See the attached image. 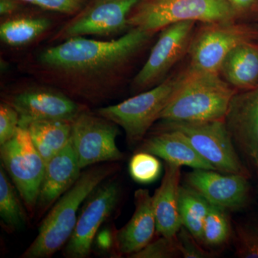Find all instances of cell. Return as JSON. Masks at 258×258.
Here are the masks:
<instances>
[{
  "label": "cell",
  "mask_w": 258,
  "mask_h": 258,
  "mask_svg": "<svg viewBox=\"0 0 258 258\" xmlns=\"http://www.w3.org/2000/svg\"><path fill=\"white\" fill-rule=\"evenodd\" d=\"M0 157L2 166L28 211H35L46 164L32 143L28 129L19 125L14 136L1 145Z\"/></svg>",
  "instance_id": "obj_8"
},
{
  "label": "cell",
  "mask_w": 258,
  "mask_h": 258,
  "mask_svg": "<svg viewBox=\"0 0 258 258\" xmlns=\"http://www.w3.org/2000/svg\"><path fill=\"white\" fill-rule=\"evenodd\" d=\"M134 204L135 210L132 218L115 233L117 251L128 257L150 243L157 231L152 197L149 190L136 191Z\"/></svg>",
  "instance_id": "obj_17"
},
{
  "label": "cell",
  "mask_w": 258,
  "mask_h": 258,
  "mask_svg": "<svg viewBox=\"0 0 258 258\" xmlns=\"http://www.w3.org/2000/svg\"><path fill=\"white\" fill-rule=\"evenodd\" d=\"M139 152L150 153L166 162L179 166L215 170L186 139L172 131L157 130L155 134L144 139Z\"/></svg>",
  "instance_id": "obj_19"
},
{
  "label": "cell",
  "mask_w": 258,
  "mask_h": 258,
  "mask_svg": "<svg viewBox=\"0 0 258 258\" xmlns=\"http://www.w3.org/2000/svg\"><path fill=\"white\" fill-rule=\"evenodd\" d=\"M220 76L237 91L258 86V43H244L230 51L220 69Z\"/></svg>",
  "instance_id": "obj_20"
},
{
  "label": "cell",
  "mask_w": 258,
  "mask_h": 258,
  "mask_svg": "<svg viewBox=\"0 0 258 258\" xmlns=\"http://www.w3.org/2000/svg\"><path fill=\"white\" fill-rule=\"evenodd\" d=\"M143 0H91L60 29L55 39L66 40L87 35L108 36L128 27L134 8Z\"/></svg>",
  "instance_id": "obj_11"
},
{
  "label": "cell",
  "mask_w": 258,
  "mask_h": 258,
  "mask_svg": "<svg viewBox=\"0 0 258 258\" xmlns=\"http://www.w3.org/2000/svg\"><path fill=\"white\" fill-rule=\"evenodd\" d=\"M230 233V223L225 209L210 203L204 222L203 243L222 245L228 240Z\"/></svg>",
  "instance_id": "obj_25"
},
{
  "label": "cell",
  "mask_w": 258,
  "mask_h": 258,
  "mask_svg": "<svg viewBox=\"0 0 258 258\" xmlns=\"http://www.w3.org/2000/svg\"><path fill=\"white\" fill-rule=\"evenodd\" d=\"M160 186L152 197L157 232L161 236L174 237L181 227L179 210V189L181 166L166 162Z\"/></svg>",
  "instance_id": "obj_18"
},
{
  "label": "cell",
  "mask_w": 258,
  "mask_h": 258,
  "mask_svg": "<svg viewBox=\"0 0 258 258\" xmlns=\"http://www.w3.org/2000/svg\"><path fill=\"white\" fill-rule=\"evenodd\" d=\"M255 166H256V167H257V169H258V162L256 163Z\"/></svg>",
  "instance_id": "obj_35"
},
{
  "label": "cell",
  "mask_w": 258,
  "mask_h": 258,
  "mask_svg": "<svg viewBox=\"0 0 258 258\" xmlns=\"http://www.w3.org/2000/svg\"><path fill=\"white\" fill-rule=\"evenodd\" d=\"M182 77L181 73L168 78L156 87L121 103L98 108L96 113L121 127L129 144L138 143L143 140L154 122L159 119L175 94Z\"/></svg>",
  "instance_id": "obj_5"
},
{
  "label": "cell",
  "mask_w": 258,
  "mask_h": 258,
  "mask_svg": "<svg viewBox=\"0 0 258 258\" xmlns=\"http://www.w3.org/2000/svg\"><path fill=\"white\" fill-rule=\"evenodd\" d=\"M81 170L71 141L46 163L35 208L39 216L50 210L74 185L81 175Z\"/></svg>",
  "instance_id": "obj_16"
},
{
  "label": "cell",
  "mask_w": 258,
  "mask_h": 258,
  "mask_svg": "<svg viewBox=\"0 0 258 258\" xmlns=\"http://www.w3.org/2000/svg\"><path fill=\"white\" fill-rule=\"evenodd\" d=\"M237 18L227 0H143L131 13L128 25L155 32L181 22L208 24Z\"/></svg>",
  "instance_id": "obj_4"
},
{
  "label": "cell",
  "mask_w": 258,
  "mask_h": 258,
  "mask_svg": "<svg viewBox=\"0 0 258 258\" xmlns=\"http://www.w3.org/2000/svg\"><path fill=\"white\" fill-rule=\"evenodd\" d=\"M20 0H0V14L8 15L16 11Z\"/></svg>",
  "instance_id": "obj_34"
},
{
  "label": "cell",
  "mask_w": 258,
  "mask_h": 258,
  "mask_svg": "<svg viewBox=\"0 0 258 258\" xmlns=\"http://www.w3.org/2000/svg\"><path fill=\"white\" fill-rule=\"evenodd\" d=\"M18 189L7 176L5 169L0 168V217L3 228L9 232L25 228L28 219L19 198Z\"/></svg>",
  "instance_id": "obj_23"
},
{
  "label": "cell",
  "mask_w": 258,
  "mask_h": 258,
  "mask_svg": "<svg viewBox=\"0 0 258 258\" xmlns=\"http://www.w3.org/2000/svg\"><path fill=\"white\" fill-rule=\"evenodd\" d=\"M118 134L117 125L101 115L80 113L72 121L71 144L81 169L123 159L115 143Z\"/></svg>",
  "instance_id": "obj_9"
},
{
  "label": "cell",
  "mask_w": 258,
  "mask_h": 258,
  "mask_svg": "<svg viewBox=\"0 0 258 258\" xmlns=\"http://www.w3.org/2000/svg\"><path fill=\"white\" fill-rule=\"evenodd\" d=\"M157 157L150 153L138 152L129 162V173L132 179L140 184H149L160 175L161 165Z\"/></svg>",
  "instance_id": "obj_26"
},
{
  "label": "cell",
  "mask_w": 258,
  "mask_h": 258,
  "mask_svg": "<svg viewBox=\"0 0 258 258\" xmlns=\"http://www.w3.org/2000/svg\"><path fill=\"white\" fill-rule=\"evenodd\" d=\"M23 127L28 129L32 143L45 164L71 141L72 121L71 120H35Z\"/></svg>",
  "instance_id": "obj_21"
},
{
  "label": "cell",
  "mask_w": 258,
  "mask_h": 258,
  "mask_svg": "<svg viewBox=\"0 0 258 258\" xmlns=\"http://www.w3.org/2000/svg\"><path fill=\"white\" fill-rule=\"evenodd\" d=\"M210 203L189 186L179 189V210L181 224L199 242L203 243V225Z\"/></svg>",
  "instance_id": "obj_22"
},
{
  "label": "cell",
  "mask_w": 258,
  "mask_h": 258,
  "mask_svg": "<svg viewBox=\"0 0 258 258\" xmlns=\"http://www.w3.org/2000/svg\"><path fill=\"white\" fill-rule=\"evenodd\" d=\"M30 3L42 9L62 13L77 14L87 5L89 0H20Z\"/></svg>",
  "instance_id": "obj_29"
},
{
  "label": "cell",
  "mask_w": 258,
  "mask_h": 258,
  "mask_svg": "<svg viewBox=\"0 0 258 258\" xmlns=\"http://www.w3.org/2000/svg\"><path fill=\"white\" fill-rule=\"evenodd\" d=\"M181 255L177 237L161 236L152 241L142 250L132 254V258H174Z\"/></svg>",
  "instance_id": "obj_28"
},
{
  "label": "cell",
  "mask_w": 258,
  "mask_h": 258,
  "mask_svg": "<svg viewBox=\"0 0 258 258\" xmlns=\"http://www.w3.org/2000/svg\"><path fill=\"white\" fill-rule=\"evenodd\" d=\"M20 125L18 112L8 103L0 106V146L6 143L14 136Z\"/></svg>",
  "instance_id": "obj_30"
},
{
  "label": "cell",
  "mask_w": 258,
  "mask_h": 258,
  "mask_svg": "<svg viewBox=\"0 0 258 258\" xmlns=\"http://www.w3.org/2000/svg\"><path fill=\"white\" fill-rule=\"evenodd\" d=\"M224 121L236 149L258 162V86L237 91L231 100Z\"/></svg>",
  "instance_id": "obj_14"
},
{
  "label": "cell",
  "mask_w": 258,
  "mask_h": 258,
  "mask_svg": "<svg viewBox=\"0 0 258 258\" xmlns=\"http://www.w3.org/2000/svg\"><path fill=\"white\" fill-rule=\"evenodd\" d=\"M215 171L194 169L186 174L188 186L212 205L225 210L244 208L250 193L248 176L235 174L224 175Z\"/></svg>",
  "instance_id": "obj_15"
},
{
  "label": "cell",
  "mask_w": 258,
  "mask_h": 258,
  "mask_svg": "<svg viewBox=\"0 0 258 258\" xmlns=\"http://www.w3.org/2000/svg\"><path fill=\"white\" fill-rule=\"evenodd\" d=\"M157 130L179 134L215 170L248 176L224 120L161 121Z\"/></svg>",
  "instance_id": "obj_6"
},
{
  "label": "cell",
  "mask_w": 258,
  "mask_h": 258,
  "mask_svg": "<svg viewBox=\"0 0 258 258\" xmlns=\"http://www.w3.org/2000/svg\"><path fill=\"white\" fill-rule=\"evenodd\" d=\"M235 248L239 257L258 258V225L245 223L237 226Z\"/></svg>",
  "instance_id": "obj_27"
},
{
  "label": "cell",
  "mask_w": 258,
  "mask_h": 258,
  "mask_svg": "<svg viewBox=\"0 0 258 258\" xmlns=\"http://www.w3.org/2000/svg\"><path fill=\"white\" fill-rule=\"evenodd\" d=\"M116 170L117 166L110 163L82 171L74 185L50 209L36 237L21 257L48 258L57 252L72 235L83 202Z\"/></svg>",
  "instance_id": "obj_2"
},
{
  "label": "cell",
  "mask_w": 258,
  "mask_h": 258,
  "mask_svg": "<svg viewBox=\"0 0 258 258\" xmlns=\"http://www.w3.org/2000/svg\"><path fill=\"white\" fill-rule=\"evenodd\" d=\"M195 23L181 22L162 29L147 62L134 78L135 88L142 90L151 87L164 79L174 64L187 53Z\"/></svg>",
  "instance_id": "obj_12"
},
{
  "label": "cell",
  "mask_w": 258,
  "mask_h": 258,
  "mask_svg": "<svg viewBox=\"0 0 258 258\" xmlns=\"http://www.w3.org/2000/svg\"><path fill=\"white\" fill-rule=\"evenodd\" d=\"M176 237L180 253L183 257L207 258L210 257L211 255L200 247L198 241L183 226L178 232Z\"/></svg>",
  "instance_id": "obj_31"
},
{
  "label": "cell",
  "mask_w": 258,
  "mask_h": 258,
  "mask_svg": "<svg viewBox=\"0 0 258 258\" xmlns=\"http://www.w3.org/2000/svg\"><path fill=\"white\" fill-rule=\"evenodd\" d=\"M235 10L237 17L249 14L258 5V0H227Z\"/></svg>",
  "instance_id": "obj_33"
},
{
  "label": "cell",
  "mask_w": 258,
  "mask_h": 258,
  "mask_svg": "<svg viewBox=\"0 0 258 258\" xmlns=\"http://www.w3.org/2000/svg\"><path fill=\"white\" fill-rule=\"evenodd\" d=\"M120 195L118 181L109 180L103 181L86 199L74 232L64 247V257L86 258L90 255L97 232L116 208Z\"/></svg>",
  "instance_id": "obj_10"
},
{
  "label": "cell",
  "mask_w": 258,
  "mask_h": 258,
  "mask_svg": "<svg viewBox=\"0 0 258 258\" xmlns=\"http://www.w3.org/2000/svg\"><path fill=\"white\" fill-rule=\"evenodd\" d=\"M50 21L44 18L21 17L10 19L1 24L0 37L12 47L28 45L47 31Z\"/></svg>",
  "instance_id": "obj_24"
},
{
  "label": "cell",
  "mask_w": 258,
  "mask_h": 258,
  "mask_svg": "<svg viewBox=\"0 0 258 258\" xmlns=\"http://www.w3.org/2000/svg\"><path fill=\"white\" fill-rule=\"evenodd\" d=\"M237 90L218 74L187 70L159 119L161 121L224 120Z\"/></svg>",
  "instance_id": "obj_3"
},
{
  "label": "cell",
  "mask_w": 258,
  "mask_h": 258,
  "mask_svg": "<svg viewBox=\"0 0 258 258\" xmlns=\"http://www.w3.org/2000/svg\"><path fill=\"white\" fill-rule=\"evenodd\" d=\"M244 43H258V24L236 20L205 24L190 44L189 69L220 74L226 55Z\"/></svg>",
  "instance_id": "obj_7"
},
{
  "label": "cell",
  "mask_w": 258,
  "mask_h": 258,
  "mask_svg": "<svg viewBox=\"0 0 258 258\" xmlns=\"http://www.w3.org/2000/svg\"><path fill=\"white\" fill-rule=\"evenodd\" d=\"M154 32L138 28L111 41L84 37L67 39L39 56L43 69L71 82H91L118 73L152 38Z\"/></svg>",
  "instance_id": "obj_1"
},
{
  "label": "cell",
  "mask_w": 258,
  "mask_h": 258,
  "mask_svg": "<svg viewBox=\"0 0 258 258\" xmlns=\"http://www.w3.org/2000/svg\"><path fill=\"white\" fill-rule=\"evenodd\" d=\"M20 115V125L35 120L73 121L86 108L60 91L46 88H31L13 95L10 101Z\"/></svg>",
  "instance_id": "obj_13"
},
{
  "label": "cell",
  "mask_w": 258,
  "mask_h": 258,
  "mask_svg": "<svg viewBox=\"0 0 258 258\" xmlns=\"http://www.w3.org/2000/svg\"><path fill=\"white\" fill-rule=\"evenodd\" d=\"M115 233H113L108 228L103 229L101 231L98 230L93 242L96 244L97 248L102 252H108L114 246L116 248Z\"/></svg>",
  "instance_id": "obj_32"
}]
</instances>
